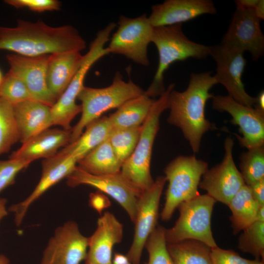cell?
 I'll list each match as a JSON object with an SVG mask.
<instances>
[{"instance_id": "obj_10", "label": "cell", "mask_w": 264, "mask_h": 264, "mask_svg": "<svg viewBox=\"0 0 264 264\" xmlns=\"http://www.w3.org/2000/svg\"><path fill=\"white\" fill-rule=\"evenodd\" d=\"M66 178V184L69 187L88 185L110 196L125 209L134 223L137 200L142 192L128 180L121 172L94 175L87 173L77 165Z\"/></svg>"}, {"instance_id": "obj_30", "label": "cell", "mask_w": 264, "mask_h": 264, "mask_svg": "<svg viewBox=\"0 0 264 264\" xmlns=\"http://www.w3.org/2000/svg\"><path fill=\"white\" fill-rule=\"evenodd\" d=\"M141 126L112 129L108 138L118 159L123 163L131 155L138 142Z\"/></svg>"}, {"instance_id": "obj_46", "label": "cell", "mask_w": 264, "mask_h": 264, "mask_svg": "<svg viewBox=\"0 0 264 264\" xmlns=\"http://www.w3.org/2000/svg\"><path fill=\"white\" fill-rule=\"evenodd\" d=\"M0 264H10L9 259L3 254H0Z\"/></svg>"}, {"instance_id": "obj_45", "label": "cell", "mask_w": 264, "mask_h": 264, "mask_svg": "<svg viewBox=\"0 0 264 264\" xmlns=\"http://www.w3.org/2000/svg\"><path fill=\"white\" fill-rule=\"evenodd\" d=\"M256 220L264 221V205L260 206L258 210Z\"/></svg>"}, {"instance_id": "obj_35", "label": "cell", "mask_w": 264, "mask_h": 264, "mask_svg": "<svg viewBox=\"0 0 264 264\" xmlns=\"http://www.w3.org/2000/svg\"><path fill=\"white\" fill-rule=\"evenodd\" d=\"M32 162L29 160L10 158L0 160V192L13 184L18 174Z\"/></svg>"}, {"instance_id": "obj_48", "label": "cell", "mask_w": 264, "mask_h": 264, "mask_svg": "<svg viewBox=\"0 0 264 264\" xmlns=\"http://www.w3.org/2000/svg\"><path fill=\"white\" fill-rule=\"evenodd\" d=\"M3 76L2 75V73L0 69V84L3 79Z\"/></svg>"}, {"instance_id": "obj_36", "label": "cell", "mask_w": 264, "mask_h": 264, "mask_svg": "<svg viewBox=\"0 0 264 264\" xmlns=\"http://www.w3.org/2000/svg\"><path fill=\"white\" fill-rule=\"evenodd\" d=\"M4 1L16 8L26 7L37 12L59 10L61 7L60 1L57 0H6Z\"/></svg>"}, {"instance_id": "obj_15", "label": "cell", "mask_w": 264, "mask_h": 264, "mask_svg": "<svg viewBox=\"0 0 264 264\" xmlns=\"http://www.w3.org/2000/svg\"><path fill=\"white\" fill-rule=\"evenodd\" d=\"M88 248V237L80 232L77 222L67 221L55 229L41 264H80L86 258Z\"/></svg>"}, {"instance_id": "obj_12", "label": "cell", "mask_w": 264, "mask_h": 264, "mask_svg": "<svg viewBox=\"0 0 264 264\" xmlns=\"http://www.w3.org/2000/svg\"><path fill=\"white\" fill-rule=\"evenodd\" d=\"M166 181L165 176H157L153 186L138 199L133 239L126 254L132 264H140L146 241L156 227L160 198Z\"/></svg>"}, {"instance_id": "obj_34", "label": "cell", "mask_w": 264, "mask_h": 264, "mask_svg": "<svg viewBox=\"0 0 264 264\" xmlns=\"http://www.w3.org/2000/svg\"><path fill=\"white\" fill-rule=\"evenodd\" d=\"M0 97L12 105L33 100L23 82L9 71L0 84Z\"/></svg>"}, {"instance_id": "obj_14", "label": "cell", "mask_w": 264, "mask_h": 264, "mask_svg": "<svg viewBox=\"0 0 264 264\" xmlns=\"http://www.w3.org/2000/svg\"><path fill=\"white\" fill-rule=\"evenodd\" d=\"M212 99L213 109L228 112L232 118L231 122L239 126L243 136L236 135L242 147L249 150L264 146V112L243 105L229 95H214Z\"/></svg>"}, {"instance_id": "obj_1", "label": "cell", "mask_w": 264, "mask_h": 264, "mask_svg": "<svg viewBox=\"0 0 264 264\" xmlns=\"http://www.w3.org/2000/svg\"><path fill=\"white\" fill-rule=\"evenodd\" d=\"M86 43L69 25L54 27L41 21L19 20L15 27L0 26V50L22 56L36 57L66 52H80Z\"/></svg>"}, {"instance_id": "obj_19", "label": "cell", "mask_w": 264, "mask_h": 264, "mask_svg": "<svg viewBox=\"0 0 264 264\" xmlns=\"http://www.w3.org/2000/svg\"><path fill=\"white\" fill-rule=\"evenodd\" d=\"M123 236V224L112 213L104 212L97 220L95 231L88 237L85 264H112L113 246L121 242Z\"/></svg>"}, {"instance_id": "obj_25", "label": "cell", "mask_w": 264, "mask_h": 264, "mask_svg": "<svg viewBox=\"0 0 264 264\" xmlns=\"http://www.w3.org/2000/svg\"><path fill=\"white\" fill-rule=\"evenodd\" d=\"M155 100L144 93L132 99L109 116L112 129L141 126L146 120Z\"/></svg>"}, {"instance_id": "obj_4", "label": "cell", "mask_w": 264, "mask_h": 264, "mask_svg": "<svg viewBox=\"0 0 264 264\" xmlns=\"http://www.w3.org/2000/svg\"><path fill=\"white\" fill-rule=\"evenodd\" d=\"M175 86L174 83L170 84L154 100L141 125L136 147L121 167L122 174L142 192L150 189L154 181L150 169L153 145L159 130L160 117L165 110L169 109L170 93Z\"/></svg>"}, {"instance_id": "obj_44", "label": "cell", "mask_w": 264, "mask_h": 264, "mask_svg": "<svg viewBox=\"0 0 264 264\" xmlns=\"http://www.w3.org/2000/svg\"><path fill=\"white\" fill-rule=\"evenodd\" d=\"M7 200L4 198H0V222L8 214L6 205Z\"/></svg>"}, {"instance_id": "obj_28", "label": "cell", "mask_w": 264, "mask_h": 264, "mask_svg": "<svg viewBox=\"0 0 264 264\" xmlns=\"http://www.w3.org/2000/svg\"><path fill=\"white\" fill-rule=\"evenodd\" d=\"M167 246L174 264H212L211 248L199 241L188 240Z\"/></svg>"}, {"instance_id": "obj_29", "label": "cell", "mask_w": 264, "mask_h": 264, "mask_svg": "<svg viewBox=\"0 0 264 264\" xmlns=\"http://www.w3.org/2000/svg\"><path fill=\"white\" fill-rule=\"evenodd\" d=\"M20 140L13 105L0 97V155L9 152Z\"/></svg>"}, {"instance_id": "obj_16", "label": "cell", "mask_w": 264, "mask_h": 264, "mask_svg": "<svg viewBox=\"0 0 264 264\" xmlns=\"http://www.w3.org/2000/svg\"><path fill=\"white\" fill-rule=\"evenodd\" d=\"M260 21L253 10L236 8L221 43L243 53L248 51L253 61L258 60L264 53V36Z\"/></svg>"}, {"instance_id": "obj_43", "label": "cell", "mask_w": 264, "mask_h": 264, "mask_svg": "<svg viewBox=\"0 0 264 264\" xmlns=\"http://www.w3.org/2000/svg\"><path fill=\"white\" fill-rule=\"evenodd\" d=\"M256 98L254 108L264 112V92L261 91Z\"/></svg>"}, {"instance_id": "obj_47", "label": "cell", "mask_w": 264, "mask_h": 264, "mask_svg": "<svg viewBox=\"0 0 264 264\" xmlns=\"http://www.w3.org/2000/svg\"><path fill=\"white\" fill-rule=\"evenodd\" d=\"M264 260H256L254 264H264Z\"/></svg>"}, {"instance_id": "obj_37", "label": "cell", "mask_w": 264, "mask_h": 264, "mask_svg": "<svg viewBox=\"0 0 264 264\" xmlns=\"http://www.w3.org/2000/svg\"><path fill=\"white\" fill-rule=\"evenodd\" d=\"M211 258L212 264H254L256 261L242 258L232 250L224 249L218 246L211 248Z\"/></svg>"}, {"instance_id": "obj_22", "label": "cell", "mask_w": 264, "mask_h": 264, "mask_svg": "<svg viewBox=\"0 0 264 264\" xmlns=\"http://www.w3.org/2000/svg\"><path fill=\"white\" fill-rule=\"evenodd\" d=\"M71 130L48 129L25 143L14 151L10 159L34 161L40 158L45 159L55 155L59 149L70 143Z\"/></svg>"}, {"instance_id": "obj_23", "label": "cell", "mask_w": 264, "mask_h": 264, "mask_svg": "<svg viewBox=\"0 0 264 264\" xmlns=\"http://www.w3.org/2000/svg\"><path fill=\"white\" fill-rule=\"evenodd\" d=\"M84 59L80 52L49 55L47 66L48 88L57 100L66 89Z\"/></svg>"}, {"instance_id": "obj_3", "label": "cell", "mask_w": 264, "mask_h": 264, "mask_svg": "<svg viewBox=\"0 0 264 264\" xmlns=\"http://www.w3.org/2000/svg\"><path fill=\"white\" fill-rule=\"evenodd\" d=\"M158 53V64L152 83L144 93L152 98L165 90L164 73L174 62L190 58L201 59L209 55L210 46L189 40L182 30V23L154 27L151 39Z\"/></svg>"}, {"instance_id": "obj_24", "label": "cell", "mask_w": 264, "mask_h": 264, "mask_svg": "<svg viewBox=\"0 0 264 264\" xmlns=\"http://www.w3.org/2000/svg\"><path fill=\"white\" fill-rule=\"evenodd\" d=\"M85 128V132L76 140L64 147L58 153L73 156L78 161L108 139L112 126L109 116H104L92 121Z\"/></svg>"}, {"instance_id": "obj_17", "label": "cell", "mask_w": 264, "mask_h": 264, "mask_svg": "<svg viewBox=\"0 0 264 264\" xmlns=\"http://www.w3.org/2000/svg\"><path fill=\"white\" fill-rule=\"evenodd\" d=\"M49 55L27 57L16 54L7 55L9 72L25 84L33 100L52 107L57 99L50 91L47 83V66Z\"/></svg>"}, {"instance_id": "obj_32", "label": "cell", "mask_w": 264, "mask_h": 264, "mask_svg": "<svg viewBox=\"0 0 264 264\" xmlns=\"http://www.w3.org/2000/svg\"><path fill=\"white\" fill-rule=\"evenodd\" d=\"M243 231L238 239V248L255 260H264V221L256 220Z\"/></svg>"}, {"instance_id": "obj_20", "label": "cell", "mask_w": 264, "mask_h": 264, "mask_svg": "<svg viewBox=\"0 0 264 264\" xmlns=\"http://www.w3.org/2000/svg\"><path fill=\"white\" fill-rule=\"evenodd\" d=\"M211 0H167L153 5L148 17L153 27L182 23L203 14H215Z\"/></svg>"}, {"instance_id": "obj_38", "label": "cell", "mask_w": 264, "mask_h": 264, "mask_svg": "<svg viewBox=\"0 0 264 264\" xmlns=\"http://www.w3.org/2000/svg\"><path fill=\"white\" fill-rule=\"evenodd\" d=\"M88 205L101 216L103 211L110 206L111 202L106 194L97 191L90 194Z\"/></svg>"}, {"instance_id": "obj_27", "label": "cell", "mask_w": 264, "mask_h": 264, "mask_svg": "<svg viewBox=\"0 0 264 264\" xmlns=\"http://www.w3.org/2000/svg\"><path fill=\"white\" fill-rule=\"evenodd\" d=\"M227 206L231 212L230 220L234 235L243 230L256 220L260 207L246 184L233 197Z\"/></svg>"}, {"instance_id": "obj_41", "label": "cell", "mask_w": 264, "mask_h": 264, "mask_svg": "<svg viewBox=\"0 0 264 264\" xmlns=\"http://www.w3.org/2000/svg\"><path fill=\"white\" fill-rule=\"evenodd\" d=\"M112 264H132L126 255L115 252L112 258Z\"/></svg>"}, {"instance_id": "obj_9", "label": "cell", "mask_w": 264, "mask_h": 264, "mask_svg": "<svg viewBox=\"0 0 264 264\" xmlns=\"http://www.w3.org/2000/svg\"><path fill=\"white\" fill-rule=\"evenodd\" d=\"M116 26L106 47L109 53L123 55L138 65L149 66L148 48L154 27L146 14L133 18L120 16Z\"/></svg>"}, {"instance_id": "obj_7", "label": "cell", "mask_w": 264, "mask_h": 264, "mask_svg": "<svg viewBox=\"0 0 264 264\" xmlns=\"http://www.w3.org/2000/svg\"><path fill=\"white\" fill-rule=\"evenodd\" d=\"M207 170L208 163L195 155L179 156L168 164L164 170L168 186L160 214L162 220H170L180 204L199 195V182Z\"/></svg>"}, {"instance_id": "obj_5", "label": "cell", "mask_w": 264, "mask_h": 264, "mask_svg": "<svg viewBox=\"0 0 264 264\" xmlns=\"http://www.w3.org/2000/svg\"><path fill=\"white\" fill-rule=\"evenodd\" d=\"M144 92L131 80L127 82L123 80L122 75L118 71L115 72L112 83L107 87L93 88L84 86L77 97L81 102V116L71 128L69 143L76 140L86 126L100 118L104 112L118 109Z\"/></svg>"}, {"instance_id": "obj_40", "label": "cell", "mask_w": 264, "mask_h": 264, "mask_svg": "<svg viewBox=\"0 0 264 264\" xmlns=\"http://www.w3.org/2000/svg\"><path fill=\"white\" fill-rule=\"evenodd\" d=\"M258 1L259 0H237L235 3L237 8L254 11Z\"/></svg>"}, {"instance_id": "obj_33", "label": "cell", "mask_w": 264, "mask_h": 264, "mask_svg": "<svg viewBox=\"0 0 264 264\" xmlns=\"http://www.w3.org/2000/svg\"><path fill=\"white\" fill-rule=\"evenodd\" d=\"M165 230L158 226L149 237L145 245L149 260L143 264H174L167 249Z\"/></svg>"}, {"instance_id": "obj_26", "label": "cell", "mask_w": 264, "mask_h": 264, "mask_svg": "<svg viewBox=\"0 0 264 264\" xmlns=\"http://www.w3.org/2000/svg\"><path fill=\"white\" fill-rule=\"evenodd\" d=\"M77 164L81 169L94 175L118 173L122 165L108 139L88 153Z\"/></svg>"}, {"instance_id": "obj_31", "label": "cell", "mask_w": 264, "mask_h": 264, "mask_svg": "<svg viewBox=\"0 0 264 264\" xmlns=\"http://www.w3.org/2000/svg\"><path fill=\"white\" fill-rule=\"evenodd\" d=\"M240 160V173L246 185L264 178V146L248 150L242 154Z\"/></svg>"}, {"instance_id": "obj_13", "label": "cell", "mask_w": 264, "mask_h": 264, "mask_svg": "<svg viewBox=\"0 0 264 264\" xmlns=\"http://www.w3.org/2000/svg\"><path fill=\"white\" fill-rule=\"evenodd\" d=\"M234 141L227 137L224 141L225 154L222 161L208 169L202 176L199 187L215 201L227 205L237 193L245 185L234 161Z\"/></svg>"}, {"instance_id": "obj_39", "label": "cell", "mask_w": 264, "mask_h": 264, "mask_svg": "<svg viewBox=\"0 0 264 264\" xmlns=\"http://www.w3.org/2000/svg\"><path fill=\"white\" fill-rule=\"evenodd\" d=\"M248 186L254 199L260 206L264 205V178Z\"/></svg>"}, {"instance_id": "obj_18", "label": "cell", "mask_w": 264, "mask_h": 264, "mask_svg": "<svg viewBox=\"0 0 264 264\" xmlns=\"http://www.w3.org/2000/svg\"><path fill=\"white\" fill-rule=\"evenodd\" d=\"M78 160L73 156L57 153L43 160L41 178L32 193L20 202L13 204L8 211L14 214V221L19 227L30 206L44 193L66 177L75 168Z\"/></svg>"}, {"instance_id": "obj_8", "label": "cell", "mask_w": 264, "mask_h": 264, "mask_svg": "<svg viewBox=\"0 0 264 264\" xmlns=\"http://www.w3.org/2000/svg\"><path fill=\"white\" fill-rule=\"evenodd\" d=\"M216 202L208 194H199L180 204L177 220L172 227L165 230L167 243L192 240L211 248L217 247L211 230V217Z\"/></svg>"}, {"instance_id": "obj_42", "label": "cell", "mask_w": 264, "mask_h": 264, "mask_svg": "<svg viewBox=\"0 0 264 264\" xmlns=\"http://www.w3.org/2000/svg\"><path fill=\"white\" fill-rule=\"evenodd\" d=\"M254 13L255 16L261 21L264 19V0H259V1L255 6Z\"/></svg>"}, {"instance_id": "obj_6", "label": "cell", "mask_w": 264, "mask_h": 264, "mask_svg": "<svg viewBox=\"0 0 264 264\" xmlns=\"http://www.w3.org/2000/svg\"><path fill=\"white\" fill-rule=\"evenodd\" d=\"M116 27V24L111 22L97 33L95 38L90 44L88 52L84 55V61L74 77L51 107L53 125L60 126L66 130L71 129L70 123L72 120L82 111L81 105L77 104L76 100L84 87L86 76L98 60L109 54L105 46Z\"/></svg>"}, {"instance_id": "obj_11", "label": "cell", "mask_w": 264, "mask_h": 264, "mask_svg": "<svg viewBox=\"0 0 264 264\" xmlns=\"http://www.w3.org/2000/svg\"><path fill=\"white\" fill-rule=\"evenodd\" d=\"M243 52L220 43L210 46L209 55L217 65L216 73L214 76L218 84H220L227 90L228 95L238 103L253 107L256 98L246 91L242 76L246 61Z\"/></svg>"}, {"instance_id": "obj_2", "label": "cell", "mask_w": 264, "mask_h": 264, "mask_svg": "<svg viewBox=\"0 0 264 264\" xmlns=\"http://www.w3.org/2000/svg\"><path fill=\"white\" fill-rule=\"evenodd\" d=\"M217 84L211 72L192 73L184 91L173 89L170 93L167 121L180 129L195 153L199 151L203 135L215 128L206 118L205 109L214 96L209 91Z\"/></svg>"}, {"instance_id": "obj_21", "label": "cell", "mask_w": 264, "mask_h": 264, "mask_svg": "<svg viewBox=\"0 0 264 264\" xmlns=\"http://www.w3.org/2000/svg\"><path fill=\"white\" fill-rule=\"evenodd\" d=\"M13 111L22 144L53 125L51 107L28 100L13 105Z\"/></svg>"}]
</instances>
